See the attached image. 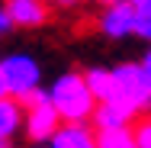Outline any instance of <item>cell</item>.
<instances>
[{"label": "cell", "instance_id": "1", "mask_svg": "<svg viewBox=\"0 0 151 148\" xmlns=\"http://www.w3.org/2000/svg\"><path fill=\"white\" fill-rule=\"evenodd\" d=\"M48 100L58 110L61 122H74V126H90L93 113H96V97L87 87V77L77 71H64L52 81L48 87Z\"/></svg>", "mask_w": 151, "mask_h": 148}, {"label": "cell", "instance_id": "2", "mask_svg": "<svg viewBox=\"0 0 151 148\" xmlns=\"http://www.w3.org/2000/svg\"><path fill=\"white\" fill-rule=\"evenodd\" d=\"M23 106H26V126H23V132H26V139H29L32 145H45V142H52L55 132L64 126L61 116H58V110L52 106L48 90H45V87L35 90Z\"/></svg>", "mask_w": 151, "mask_h": 148}, {"label": "cell", "instance_id": "3", "mask_svg": "<svg viewBox=\"0 0 151 148\" xmlns=\"http://www.w3.org/2000/svg\"><path fill=\"white\" fill-rule=\"evenodd\" d=\"M3 74H6V90L10 97H16L19 103H26L35 90H42V64L26 55V52H13L3 58Z\"/></svg>", "mask_w": 151, "mask_h": 148}, {"label": "cell", "instance_id": "4", "mask_svg": "<svg viewBox=\"0 0 151 148\" xmlns=\"http://www.w3.org/2000/svg\"><path fill=\"white\" fill-rule=\"evenodd\" d=\"M116 84H119V100L129 103L135 113H151V81L142 68V61H122L113 68Z\"/></svg>", "mask_w": 151, "mask_h": 148}, {"label": "cell", "instance_id": "5", "mask_svg": "<svg viewBox=\"0 0 151 148\" xmlns=\"http://www.w3.org/2000/svg\"><path fill=\"white\" fill-rule=\"evenodd\" d=\"M100 32L106 39H129L135 35V6L132 3H113L100 13Z\"/></svg>", "mask_w": 151, "mask_h": 148}, {"label": "cell", "instance_id": "6", "mask_svg": "<svg viewBox=\"0 0 151 148\" xmlns=\"http://www.w3.org/2000/svg\"><path fill=\"white\" fill-rule=\"evenodd\" d=\"M142 119V113H135L129 103L113 100V103H100L93 113V129L96 132H109V129H132Z\"/></svg>", "mask_w": 151, "mask_h": 148}, {"label": "cell", "instance_id": "7", "mask_svg": "<svg viewBox=\"0 0 151 148\" xmlns=\"http://www.w3.org/2000/svg\"><path fill=\"white\" fill-rule=\"evenodd\" d=\"M10 19L16 29H39L48 23V3L45 0H3Z\"/></svg>", "mask_w": 151, "mask_h": 148}, {"label": "cell", "instance_id": "8", "mask_svg": "<svg viewBox=\"0 0 151 148\" xmlns=\"http://www.w3.org/2000/svg\"><path fill=\"white\" fill-rule=\"evenodd\" d=\"M48 148H100V135L93 126H74V122H64L55 139L48 142Z\"/></svg>", "mask_w": 151, "mask_h": 148}, {"label": "cell", "instance_id": "9", "mask_svg": "<svg viewBox=\"0 0 151 148\" xmlns=\"http://www.w3.org/2000/svg\"><path fill=\"white\" fill-rule=\"evenodd\" d=\"M26 126V106L16 97H0V142H13Z\"/></svg>", "mask_w": 151, "mask_h": 148}, {"label": "cell", "instance_id": "10", "mask_svg": "<svg viewBox=\"0 0 151 148\" xmlns=\"http://www.w3.org/2000/svg\"><path fill=\"white\" fill-rule=\"evenodd\" d=\"M84 77H87V87H90V93L96 97V103H113V100H119V84H116L113 68H87Z\"/></svg>", "mask_w": 151, "mask_h": 148}, {"label": "cell", "instance_id": "11", "mask_svg": "<svg viewBox=\"0 0 151 148\" xmlns=\"http://www.w3.org/2000/svg\"><path fill=\"white\" fill-rule=\"evenodd\" d=\"M100 148H138L135 142V129H109V132H96Z\"/></svg>", "mask_w": 151, "mask_h": 148}, {"label": "cell", "instance_id": "12", "mask_svg": "<svg viewBox=\"0 0 151 148\" xmlns=\"http://www.w3.org/2000/svg\"><path fill=\"white\" fill-rule=\"evenodd\" d=\"M135 6V35L151 45V0H132Z\"/></svg>", "mask_w": 151, "mask_h": 148}, {"label": "cell", "instance_id": "13", "mask_svg": "<svg viewBox=\"0 0 151 148\" xmlns=\"http://www.w3.org/2000/svg\"><path fill=\"white\" fill-rule=\"evenodd\" d=\"M132 129H135V142H138V148H151V113H145Z\"/></svg>", "mask_w": 151, "mask_h": 148}, {"label": "cell", "instance_id": "14", "mask_svg": "<svg viewBox=\"0 0 151 148\" xmlns=\"http://www.w3.org/2000/svg\"><path fill=\"white\" fill-rule=\"evenodd\" d=\"M13 29H16V26H13V19H10V13H6V6L0 3V39H6Z\"/></svg>", "mask_w": 151, "mask_h": 148}, {"label": "cell", "instance_id": "15", "mask_svg": "<svg viewBox=\"0 0 151 148\" xmlns=\"http://www.w3.org/2000/svg\"><path fill=\"white\" fill-rule=\"evenodd\" d=\"M48 6H61V10H68V6H77L81 0H45Z\"/></svg>", "mask_w": 151, "mask_h": 148}, {"label": "cell", "instance_id": "16", "mask_svg": "<svg viewBox=\"0 0 151 148\" xmlns=\"http://www.w3.org/2000/svg\"><path fill=\"white\" fill-rule=\"evenodd\" d=\"M142 68H145V74H148V81H151V45L145 48V55H142Z\"/></svg>", "mask_w": 151, "mask_h": 148}, {"label": "cell", "instance_id": "17", "mask_svg": "<svg viewBox=\"0 0 151 148\" xmlns=\"http://www.w3.org/2000/svg\"><path fill=\"white\" fill-rule=\"evenodd\" d=\"M0 97H10V90H6V74H3V58H0Z\"/></svg>", "mask_w": 151, "mask_h": 148}, {"label": "cell", "instance_id": "18", "mask_svg": "<svg viewBox=\"0 0 151 148\" xmlns=\"http://www.w3.org/2000/svg\"><path fill=\"white\" fill-rule=\"evenodd\" d=\"M93 3H100V6H113L116 0H93Z\"/></svg>", "mask_w": 151, "mask_h": 148}, {"label": "cell", "instance_id": "19", "mask_svg": "<svg viewBox=\"0 0 151 148\" xmlns=\"http://www.w3.org/2000/svg\"><path fill=\"white\" fill-rule=\"evenodd\" d=\"M0 148H16V145H13V142H0Z\"/></svg>", "mask_w": 151, "mask_h": 148}, {"label": "cell", "instance_id": "20", "mask_svg": "<svg viewBox=\"0 0 151 148\" xmlns=\"http://www.w3.org/2000/svg\"><path fill=\"white\" fill-rule=\"evenodd\" d=\"M29 148H48V145H29Z\"/></svg>", "mask_w": 151, "mask_h": 148}, {"label": "cell", "instance_id": "21", "mask_svg": "<svg viewBox=\"0 0 151 148\" xmlns=\"http://www.w3.org/2000/svg\"><path fill=\"white\" fill-rule=\"evenodd\" d=\"M116 3H132V0H116Z\"/></svg>", "mask_w": 151, "mask_h": 148}]
</instances>
